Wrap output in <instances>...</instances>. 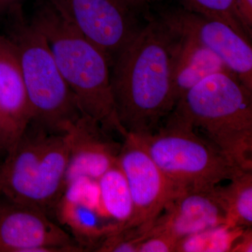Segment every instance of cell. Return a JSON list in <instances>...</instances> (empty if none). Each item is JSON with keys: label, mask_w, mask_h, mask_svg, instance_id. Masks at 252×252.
<instances>
[{"label": "cell", "mask_w": 252, "mask_h": 252, "mask_svg": "<svg viewBox=\"0 0 252 252\" xmlns=\"http://www.w3.org/2000/svg\"><path fill=\"white\" fill-rule=\"evenodd\" d=\"M0 114L8 152L31 124L32 114L17 51L9 36L1 33H0Z\"/></svg>", "instance_id": "4fadbf2b"}, {"label": "cell", "mask_w": 252, "mask_h": 252, "mask_svg": "<svg viewBox=\"0 0 252 252\" xmlns=\"http://www.w3.org/2000/svg\"><path fill=\"white\" fill-rule=\"evenodd\" d=\"M179 240L167 234L158 233L146 237L140 242L137 252H173Z\"/></svg>", "instance_id": "ffe728a7"}, {"label": "cell", "mask_w": 252, "mask_h": 252, "mask_svg": "<svg viewBox=\"0 0 252 252\" xmlns=\"http://www.w3.org/2000/svg\"><path fill=\"white\" fill-rule=\"evenodd\" d=\"M32 23L44 36L63 77L84 115L109 132L124 135L113 99L110 64L105 55L59 14L39 0Z\"/></svg>", "instance_id": "7a4b0ae2"}, {"label": "cell", "mask_w": 252, "mask_h": 252, "mask_svg": "<svg viewBox=\"0 0 252 252\" xmlns=\"http://www.w3.org/2000/svg\"><path fill=\"white\" fill-rule=\"evenodd\" d=\"M55 215L63 225H67L72 238L85 252L95 250L105 237L120 230L117 225H101L99 220L104 217L94 207L64 197L59 202Z\"/></svg>", "instance_id": "9a60e30c"}, {"label": "cell", "mask_w": 252, "mask_h": 252, "mask_svg": "<svg viewBox=\"0 0 252 252\" xmlns=\"http://www.w3.org/2000/svg\"><path fill=\"white\" fill-rule=\"evenodd\" d=\"M69 159L65 134L31 122L0 162L1 195L51 217L66 189Z\"/></svg>", "instance_id": "277c9868"}, {"label": "cell", "mask_w": 252, "mask_h": 252, "mask_svg": "<svg viewBox=\"0 0 252 252\" xmlns=\"http://www.w3.org/2000/svg\"><path fill=\"white\" fill-rule=\"evenodd\" d=\"M8 148L5 137L4 127H3L2 119L0 114V157H5L7 153Z\"/></svg>", "instance_id": "cb8c5ba5"}, {"label": "cell", "mask_w": 252, "mask_h": 252, "mask_svg": "<svg viewBox=\"0 0 252 252\" xmlns=\"http://www.w3.org/2000/svg\"><path fill=\"white\" fill-rule=\"evenodd\" d=\"M184 9L213 18L228 25L240 35L250 41L248 34L239 19L234 0H178Z\"/></svg>", "instance_id": "d6986e66"}, {"label": "cell", "mask_w": 252, "mask_h": 252, "mask_svg": "<svg viewBox=\"0 0 252 252\" xmlns=\"http://www.w3.org/2000/svg\"><path fill=\"white\" fill-rule=\"evenodd\" d=\"M231 252H252V233L251 227L245 228L242 234L236 240Z\"/></svg>", "instance_id": "7402d4cb"}, {"label": "cell", "mask_w": 252, "mask_h": 252, "mask_svg": "<svg viewBox=\"0 0 252 252\" xmlns=\"http://www.w3.org/2000/svg\"><path fill=\"white\" fill-rule=\"evenodd\" d=\"M229 181L225 187H219L228 223L243 228L252 227V170H243Z\"/></svg>", "instance_id": "e0dca14e"}, {"label": "cell", "mask_w": 252, "mask_h": 252, "mask_svg": "<svg viewBox=\"0 0 252 252\" xmlns=\"http://www.w3.org/2000/svg\"><path fill=\"white\" fill-rule=\"evenodd\" d=\"M97 185L104 214L123 229L132 216L133 204L127 180L119 164L101 176Z\"/></svg>", "instance_id": "2e32d148"}, {"label": "cell", "mask_w": 252, "mask_h": 252, "mask_svg": "<svg viewBox=\"0 0 252 252\" xmlns=\"http://www.w3.org/2000/svg\"><path fill=\"white\" fill-rule=\"evenodd\" d=\"M175 32L172 56V85L177 104L190 89L209 76L233 72L205 46L190 36Z\"/></svg>", "instance_id": "5bb4252c"}, {"label": "cell", "mask_w": 252, "mask_h": 252, "mask_svg": "<svg viewBox=\"0 0 252 252\" xmlns=\"http://www.w3.org/2000/svg\"><path fill=\"white\" fill-rule=\"evenodd\" d=\"M160 16L175 31L190 36L210 49L252 91V48L228 25L181 8Z\"/></svg>", "instance_id": "30bf717a"}, {"label": "cell", "mask_w": 252, "mask_h": 252, "mask_svg": "<svg viewBox=\"0 0 252 252\" xmlns=\"http://www.w3.org/2000/svg\"><path fill=\"white\" fill-rule=\"evenodd\" d=\"M0 195H1V190H0Z\"/></svg>", "instance_id": "d4e9b609"}, {"label": "cell", "mask_w": 252, "mask_h": 252, "mask_svg": "<svg viewBox=\"0 0 252 252\" xmlns=\"http://www.w3.org/2000/svg\"><path fill=\"white\" fill-rule=\"evenodd\" d=\"M175 39V31L160 16L140 28L113 62V99L124 135L154 132L175 108L172 56Z\"/></svg>", "instance_id": "6da1fadb"}, {"label": "cell", "mask_w": 252, "mask_h": 252, "mask_svg": "<svg viewBox=\"0 0 252 252\" xmlns=\"http://www.w3.org/2000/svg\"><path fill=\"white\" fill-rule=\"evenodd\" d=\"M71 26L94 44L110 66L140 28L126 0H49Z\"/></svg>", "instance_id": "ba28073f"}, {"label": "cell", "mask_w": 252, "mask_h": 252, "mask_svg": "<svg viewBox=\"0 0 252 252\" xmlns=\"http://www.w3.org/2000/svg\"><path fill=\"white\" fill-rule=\"evenodd\" d=\"M169 116L165 126L154 132L132 135L176 187L211 188L245 170L200 137L188 123L172 113Z\"/></svg>", "instance_id": "8992f818"}, {"label": "cell", "mask_w": 252, "mask_h": 252, "mask_svg": "<svg viewBox=\"0 0 252 252\" xmlns=\"http://www.w3.org/2000/svg\"><path fill=\"white\" fill-rule=\"evenodd\" d=\"M64 134L69 150L66 187L80 177L97 181L118 163L122 143L94 119L82 114Z\"/></svg>", "instance_id": "7c38bea8"}, {"label": "cell", "mask_w": 252, "mask_h": 252, "mask_svg": "<svg viewBox=\"0 0 252 252\" xmlns=\"http://www.w3.org/2000/svg\"><path fill=\"white\" fill-rule=\"evenodd\" d=\"M8 36L16 47L32 120L51 133L64 134L82 115L77 99L60 72L44 36L23 15L9 11Z\"/></svg>", "instance_id": "5b68a950"}, {"label": "cell", "mask_w": 252, "mask_h": 252, "mask_svg": "<svg viewBox=\"0 0 252 252\" xmlns=\"http://www.w3.org/2000/svg\"><path fill=\"white\" fill-rule=\"evenodd\" d=\"M235 9L240 22L250 36L252 29V0H234Z\"/></svg>", "instance_id": "44dd1931"}, {"label": "cell", "mask_w": 252, "mask_h": 252, "mask_svg": "<svg viewBox=\"0 0 252 252\" xmlns=\"http://www.w3.org/2000/svg\"><path fill=\"white\" fill-rule=\"evenodd\" d=\"M223 223H228V214L218 185L180 189L141 239L163 233L180 240Z\"/></svg>", "instance_id": "8fae6325"}, {"label": "cell", "mask_w": 252, "mask_h": 252, "mask_svg": "<svg viewBox=\"0 0 252 252\" xmlns=\"http://www.w3.org/2000/svg\"><path fill=\"white\" fill-rule=\"evenodd\" d=\"M245 228L230 223L216 225L181 239L177 244L175 252H231Z\"/></svg>", "instance_id": "ac0fdd59"}, {"label": "cell", "mask_w": 252, "mask_h": 252, "mask_svg": "<svg viewBox=\"0 0 252 252\" xmlns=\"http://www.w3.org/2000/svg\"><path fill=\"white\" fill-rule=\"evenodd\" d=\"M252 94L235 74L217 73L190 89L171 113L237 166L252 170Z\"/></svg>", "instance_id": "3957f363"}, {"label": "cell", "mask_w": 252, "mask_h": 252, "mask_svg": "<svg viewBox=\"0 0 252 252\" xmlns=\"http://www.w3.org/2000/svg\"><path fill=\"white\" fill-rule=\"evenodd\" d=\"M85 252L51 217L0 195V252Z\"/></svg>", "instance_id": "9c48e42d"}, {"label": "cell", "mask_w": 252, "mask_h": 252, "mask_svg": "<svg viewBox=\"0 0 252 252\" xmlns=\"http://www.w3.org/2000/svg\"><path fill=\"white\" fill-rule=\"evenodd\" d=\"M126 1H127V0H126Z\"/></svg>", "instance_id": "484cf974"}, {"label": "cell", "mask_w": 252, "mask_h": 252, "mask_svg": "<svg viewBox=\"0 0 252 252\" xmlns=\"http://www.w3.org/2000/svg\"><path fill=\"white\" fill-rule=\"evenodd\" d=\"M25 0H0V18L7 14L10 10L22 6Z\"/></svg>", "instance_id": "603a6c76"}, {"label": "cell", "mask_w": 252, "mask_h": 252, "mask_svg": "<svg viewBox=\"0 0 252 252\" xmlns=\"http://www.w3.org/2000/svg\"><path fill=\"white\" fill-rule=\"evenodd\" d=\"M123 138L118 164L127 180L133 204L132 216L123 229L132 230L141 239L180 189L157 166L135 136L127 133Z\"/></svg>", "instance_id": "52a82bcc"}]
</instances>
